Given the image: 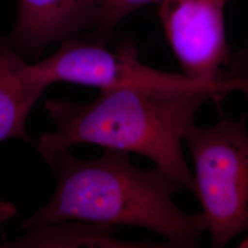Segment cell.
Returning <instances> with one entry per match:
<instances>
[{
    "instance_id": "6da1fadb",
    "label": "cell",
    "mask_w": 248,
    "mask_h": 248,
    "mask_svg": "<svg viewBox=\"0 0 248 248\" xmlns=\"http://www.w3.org/2000/svg\"><path fill=\"white\" fill-rule=\"evenodd\" d=\"M100 90L98 98L86 104L63 99L45 101L55 129L40 137L36 149L48 166L62 151L93 143L145 156L195 193L194 176L182 149L184 134L195 124L196 113L205 102L220 101L227 95L212 89Z\"/></svg>"
},
{
    "instance_id": "7a4b0ae2",
    "label": "cell",
    "mask_w": 248,
    "mask_h": 248,
    "mask_svg": "<svg viewBox=\"0 0 248 248\" xmlns=\"http://www.w3.org/2000/svg\"><path fill=\"white\" fill-rule=\"evenodd\" d=\"M57 177L50 201L19 226L63 221L133 225L154 231L170 248H194L206 232L202 213H188L172 196L185 189L158 168L142 169L127 152L105 148L103 155L82 160L69 150L58 153L50 166Z\"/></svg>"
},
{
    "instance_id": "3957f363",
    "label": "cell",
    "mask_w": 248,
    "mask_h": 248,
    "mask_svg": "<svg viewBox=\"0 0 248 248\" xmlns=\"http://www.w3.org/2000/svg\"><path fill=\"white\" fill-rule=\"evenodd\" d=\"M183 141L194 165L195 194L202 205L212 247L248 232V129L245 118L211 127L192 124Z\"/></svg>"
},
{
    "instance_id": "277c9868",
    "label": "cell",
    "mask_w": 248,
    "mask_h": 248,
    "mask_svg": "<svg viewBox=\"0 0 248 248\" xmlns=\"http://www.w3.org/2000/svg\"><path fill=\"white\" fill-rule=\"evenodd\" d=\"M36 76L47 85L67 82L100 89L142 88L164 90L212 89L226 95L237 91L239 85L225 79L219 85H206L185 75L160 71L139 61L135 46L121 45L116 52L103 46L83 44L75 39L62 42L50 57L31 64Z\"/></svg>"
},
{
    "instance_id": "5b68a950",
    "label": "cell",
    "mask_w": 248,
    "mask_h": 248,
    "mask_svg": "<svg viewBox=\"0 0 248 248\" xmlns=\"http://www.w3.org/2000/svg\"><path fill=\"white\" fill-rule=\"evenodd\" d=\"M229 0H160L159 17L169 45L188 78L219 85L229 56L224 9Z\"/></svg>"
},
{
    "instance_id": "8992f818",
    "label": "cell",
    "mask_w": 248,
    "mask_h": 248,
    "mask_svg": "<svg viewBox=\"0 0 248 248\" xmlns=\"http://www.w3.org/2000/svg\"><path fill=\"white\" fill-rule=\"evenodd\" d=\"M82 0H18L15 25L4 42L16 52L40 58L45 49L78 34Z\"/></svg>"
},
{
    "instance_id": "52a82bcc",
    "label": "cell",
    "mask_w": 248,
    "mask_h": 248,
    "mask_svg": "<svg viewBox=\"0 0 248 248\" xmlns=\"http://www.w3.org/2000/svg\"><path fill=\"white\" fill-rule=\"evenodd\" d=\"M48 87L0 37V142L17 138L37 147L27 132V120Z\"/></svg>"
},
{
    "instance_id": "ba28073f",
    "label": "cell",
    "mask_w": 248,
    "mask_h": 248,
    "mask_svg": "<svg viewBox=\"0 0 248 248\" xmlns=\"http://www.w3.org/2000/svg\"><path fill=\"white\" fill-rule=\"evenodd\" d=\"M17 240L5 243L1 248H161L147 242H125L117 239L115 228L99 223H82L73 220L37 224L26 229Z\"/></svg>"
},
{
    "instance_id": "9c48e42d",
    "label": "cell",
    "mask_w": 248,
    "mask_h": 248,
    "mask_svg": "<svg viewBox=\"0 0 248 248\" xmlns=\"http://www.w3.org/2000/svg\"><path fill=\"white\" fill-rule=\"evenodd\" d=\"M160 0H82L78 33L91 30V44L105 47L117 25L134 11Z\"/></svg>"
},
{
    "instance_id": "30bf717a",
    "label": "cell",
    "mask_w": 248,
    "mask_h": 248,
    "mask_svg": "<svg viewBox=\"0 0 248 248\" xmlns=\"http://www.w3.org/2000/svg\"><path fill=\"white\" fill-rule=\"evenodd\" d=\"M224 65L228 70L222 78L248 82V43L239 51L230 53Z\"/></svg>"
},
{
    "instance_id": "8fae6325",
    "label": "cell",
    "mask_w": 248,
    "mask_h": 248,
    "mask_svg": "<svg viewBox=\"0 0 248 248\" xmlns=\"http://www.w3.org/2000/svg\"><path fill=\"white\" fill-rule=\"evenodd\" d=\"M17 207L11 202L0 201V226L17 214Z\"/></svg>"
}]
</instances>
